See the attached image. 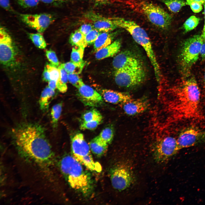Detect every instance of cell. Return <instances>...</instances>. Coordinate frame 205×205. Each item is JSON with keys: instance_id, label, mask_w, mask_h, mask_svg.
Returning <instances> with one entry per match:
<instances>
[{"instance_id": "1", "label": "cell", "mask_w": 205, "mask_h": 205, "mask_svg": "<svg viewBox=\"0 0 205 205\" xmlns=\"http://www.w3.org/2000/svg\"><path fill=\"white\" fill-rule=\"evenodd\" d=\"M171 97L169 107L173 116L177 120L200 118V94L193 77L180 79L169 89Z\"/></svg>"}, {"instance_id": "2", "label": "cell", "mask_w": 205, "mask_h": 205, "mask_svg": "<svg viewBox=\"0 0 205 205\" xmlns=\"http://www.w3.org/2000/svg\"><path fill=\"white\" fill-rule=\"evenodd\" d=\"M11 134L17 147L30 157L40 162L49 161L52 151L46 130L37 123L23 122L11 130Z\"/></svg>"}, {"instance_id": "3", "label": "cell", "mask_w": 205, "mask_h": 205, "mask_svg": "<svg viewBox=\"0 0 205 205\" xmlns=\"http://www.w3.org/2000/svg\"><path fill=\"white\" fill-rule=\"evenodd\" d=\"M72 156L64 157L60 163L61 171L71 187L85 196H88L93 189L91 174Z\"/></svg>"}, {"instance_id": "4", "label": "cell", "mask_w": 205, "mask_h": 205, "mask_svg": "<svg viewBox=\"0 0 205 205\" xmlns=\"http://www.w3.org/2000/svg\"><path fill=\"white\" fill-rule=\"evenodd\" d=\"M112 20L118 27L125 29L131 35L135 41L144 49L154 70L157 81L160 80L161 72L151 42L146 31L134 22L119 17H113Z\"/></svg>"}, {"instance_id": "5", "label": "cell", "mask_w": 205, "mask_h": 205, "mask_svg": "<svg viewBox=\"0 0 205 205\" xmlns=\"http://www.w3.org/2000/svg\"><path fill=\"white\" fill-rule=\"evenodd\" d=\"M203 39L201 35H194L183 43L179 57L180 70L188 76L191 68L198 60Z\"/></svg>"}, {"instance_id": "6", "label": "cell", "mask_w": 205, "mask_h": 205, "mask_svg": "<svg viewBox=\"0 0 205 205\" xmlns=\"http://www.w3.org/2000/svg\"><path fill=\"white\" fill-rule=\"evenodd\" d=\"M71 148L72 156L82 165L91 171H101L100 164L93 160L89 145L83 134L77 133L72 137Z\"/></svg>"}, {"instance_id": "7", "label": "cell", "mask_w": 205, "mask_h": 205, "mask_svg": "<svg viewBox=\"0 0 205 205\" xmlns=\"http://www.w3.org/2000/svg\"><path fill=\"white\" fill-rule=\"evenodd\" d=\"M17 50L12 37L7 29L0 27V60L1 63L7 67L15 64Z\"/></svg>"}, {"instance_id": "8", "label": "cell", "mask_w": 205, "mask_h": 205, "mask_svg": "<svg viewBox=\"0 0 205 205\" xmlns=\"http://www.w3.org/2000/svg\"><path fill=\"white\" fill-rule=\"evenodd\" d=\"M146 72L144 67L115 70L114 80L118 85L126 88L138 86L145 81Z\"/></svg>"}, {"instance_id": "9", "label": "cell", "mask_w": 205, "mask_h": 205, "mask_svg": "<svg viewBox=\"0 0 205 205\" xmlns=\"http://www.w3.org/2000/svg\"><path fill=\"white\" fill-rule=\"evenodd\" d=\"M144 14L149 21L162 29L169 27L172 21L171 16L159 6L151 3L143 2L141 5Z\"/></svg>"}, {"instance_id": "10", "label": "cell", "mask_w": 205, "mask_h": 205, "mask_svg": "<svg viewBox=\"0 0 205 205\" xmlns=\"http://www.w3.org/2000/svg\"><path fill=\"white\" fill-rule=\"evenodd\" d=\"M18 14L23 23L41 33H43L55 19L54 15L48 13Z\"/></svg>"}, {"instance_id": "11", "label": "cell", "mask_w": 205, "mask_h": 205, "mask_svg": "<svg viewBox=\"0 0 205 205\" xmlns=\"http://www.w3.org/2000/svg\"><path fill=\"white\" fill-rule=\"evenodd\" d=\"M110 179L113 187L122 190L129 187L134 180V176L130 167L127 164L118 165L112 169Z\"/></svg>"}, {"instance_id": "12", "label": "cell", "mask_w": 205, "mask_h": 205, "mask_svg": "<svg viewBox=\"0 0 205 205\" xmlns=\"http://www.w3.org/2000/svg\"><path fill=\"white\" fill-rule=\"evenodd\" d=\"M174 138L168 136L158 141L155 147L154 155L158 161L163 162L175 154L180 150Z\"/></svg>"}, {"instance_id": "13", "label": "cell", "mask_w": 205, "mask_h": 205, "mask_svg": "<svg viewBox=\"0 0 205 205\" xmlns=\"http://www.w3.org/2000/svg\"><path fill=\"white\" fill-rule=\"evenodd\" d=\"M177 140L180 150L194 146L205 142V131L189 127L183 130Z\"/></svg>"}, {"instance_id": "14", "label": "cell", "mask_w": 205, "mask_h": 205, "mask_svg": "<svg viewBox=\"0 0 205 205\" xmlns=\"http://www.w3.org/2000/svg\"><path fill=\"white\" fill-rule=\"evenodd\" d=\"M112 65L115 70L144 67L141 59L129 51H122L114 58Z\"/></svg>"}, {"instance_id": "15", "label": "cell", "mask_w": 205, "mask_h": 205, "mask_svg": "<svg viewBox=\"0 0 205 205\" xmlns=\"http://www.w3.org/2000/svg\"><path fill=\"white\" fill-rule=\"evenodd\" d=\"M78 89V98L85 105L97 107L102 104L101 95L90 86L84 83Z\"/></svg>"}, {"instance_id": "16", "label": "cell", "mask_w": 205, "mask_h": 205, "mask_svg": "<svg viewBox=\"0 0 205 205\" xmlns=\"http://www.w3.org/2000/svg\"><path fill=\"white\" fill-rule=\"evenodd\" d=\"M91 21L94 28L100 32H109L117 27L111 18H106L93 12H89L85 15Z\"/></svg>"}, {"instance_id": "17", "label": "cell", "mask_w": 205, "mask_h": 205, "mask_svg": "<svg viewBox=\"0 0 205 205\" xmlns=\"http://www.w3.org/2000/svg\"><path fill=\"white\" fill-rule=\"evenodd\" d=\"M122 109L125 113L129 116H133L142 113L149 107L148 100L145 98L136 99H132L122 104Z\"/></svg>"}, {"instance_id": "18", "label": "cell", "mask_w": 205, "mask_h": 205, "mask_svg": "<svg viewBox=\"0 0 205 205\" xmlns=\"http://www.w3.org/2000/svg\"><path fill=\"white\" fill-rule=\"evenodd\" d=\"M101 95L103 100L113 104H121L132 99L128 93L110 89H102Z\"/></svg>"}, {"instance_id": "19", "label": "cell", "mask_w": 205, "mask_h": 205, "mask_svg": "<svg viewBox=\"0 0 205 205\" xmlns=\"http://www.w3.org/2000/svg\"><path fill=\"white\" fill-rule=\"evenodd\" d=\"M121 44L120 40H116L110 44L96 52V58L98 60H101L114 56L119 52Z\"/></svg>"}, {"instance_id": "20", "label": "cell", "mask_w": 205, "mask_h": 205, "mask_svg": "<svg viewBox=\"0 0 205 205\" xmlns=\"http://www.w3.org/2000/svg\"><path fill=\"white\" fill-rule=\"evenodd\" d=\"M55 94V90L48 86L45 87L42 91L39 101L40 109L43 112L47 111L50 103Z\"/></svg>"}, {"instance_id": "21", "label": "cell", "mask_w": 205, "mask_h": 205, "mask_svg": "<svg viewBox=\"0 0 205 205\" xmlns=\"http://www.w3.org/2000/svg\"><path fill=\"white\" fill-rule=\"evenodd\" d=\"M91 150L98 156H101L106 151L108 144L97 136L92 139L89 144Z\"/></svg>"}, {"instance_id": "22", "label": "cell", "mask_w": 205, "mask_h": 205, "mask_svg": "<svg viewBox=\"0 0 205 205\" xmlns=\"http://www.w3.org/2000/svg\"><path fill=\"white\" fill-rule=\"evenodd\" d=\"M112 37L108 32H101L94 43V49L96 52L112 43Z\"/></svg>"}, {"instance_id": "23", "label": "cell", "mask_w": 205, "mask_h": 205, "mask_svg": "<svg viewBox=\"0 0 205 205\" xmlns=\"http://www.w3.org/2000/svg\"><path fill=\"white\" fill-rule=\"evenodd\" d=\"M59 76L57 81L56 88L61 92H65L67 89V83L68 81L67 73L63 66L62 63L58 67Z\"/></svg>"}, {"instance_id": "24", "label": "cell", "mask_w": 205, "mask_h": 205, "mask_svg": "<svg viewBox=\"0 0 205 205\" xmlns=\"http://www.w3.org/2000/svg\"><path fill=\"white\" fill-rule=\"evenodd\" d=\"M69 42L72 46L77 47H82L85 48L87 46L85 36L78 29L76 30L71 34Z\"/></svg>"}, {"instance_id": "25", "label": "cell", "mask_w": 205, "mask_h": 205, "mask_svg": "<svg viewBox=\"0 0 205 205\" xmlns=\"http://www.w3.org/2000/svg\"><path fill=\"white\" fill-rule=\"evenodd\" d=\"M85 48L77 46L73 48L71 55V61L79 65H84L85 63L83 57Z\"/></svg>"}, {"instance_id": "26", "label": "cell", "mask_w": 205, "mask_h": 205, "mask_svg": "<svg viewBox=\"0 0 205 205\" xmlns=\"http://www.w3.org/2000/svg\"><path fill=\"white\" fill-rule=\"evenodd\" d=\"M161 1L170 11L174 13L178 12L186 5V2L182 0H161Z\"/></svg>"}, {"instance_id": "27", "label": "cell", "mask_w": 205, "mask_h": 205, "mask_svg": "<svg viewBox=\"0 0 205 205\" xmlns=\"http://www.w3.org/2000/svg\"><path fill=\"white\" fill-rule=\"evenodd\" d=\"M62 103H59L54 105L51 111V122L53 128H56L62 110Z\"/></svg>"}, {"instance_id": "28", "label": "cell", "mask_w": 205, "mask_h": 205, "mask_svg": "<svg viewBox=\"0 0 205 205\" xmlns=\"http://www.w3.org/2000/svg\"><path fill=\"white\" fill-rule=\"evenodd\" d=\"M82 122H86L94 120L102 121V117L100 112L95 108L87 111L82 116Z\"/></svg>"}, {"instance_id": "29", "label": "cell", "mask_w": 205, "mask_h": 205, "mask_svg": "<svg viewBox=\"0 0 205 205\" xmlns=\"http://www.w3.org/2000/svg\"><path fill=\"white\" fill-rule=\"evenodd\" d=\"M42 34L38 32L28 34L30 39L36 47L40 49H44L46 46V44Z\"/></svg>"}, {"instance_id": "30", "label": "cell", "mask_w": 205, "mask_h": 205, "mask_svg": "<svg viewBox=\"0 0 205 205\" xmlns=\"http://www.w3.org/2000/svg\"><path fill=\"white\" fill-rule=\"evenodd\" d=\"M62 65L67 73L77 74L81 72L84 66L76 64L71 61L62 63Z\"/></svg>"}, {"instance_id": "31", "label": "cell", "mask_w": 205, "mask_h": 205, "mask_svg": "<svg viewBox=\"0 0 205 205\" xmlns=\"http://www.w3.org/2000/svg\"><path fill=\"white\" fill-rule=\"evenodd\" d=\"M98 136L102 140L108 144H109L113 138V129L111 127L107 126L102 130Z\"/></svg>"}, {"instance_id": "32", "label": "cell", "mask_w": 205, "mask_h": 205, "mask_svg": "<svg viewBox=\"0 0 205 205\" xmlns=\"http://www.w3.org/2000/svg\"><path fill=\"white\" fill-rule=\"evenodd\" d=\"M200 19L194 16L189 17L184 23L183 27L185 32L190 31L196 28L199 23Z\"/></svg>"}, {"instance_id": "33", "label": "cell", "mask_w": 205, "mask_h": 205, "mask_svg": "<svg viewBox=\"0 0 205 205\" xmlns=\"http://www.w3.org/2000/svg\"><path fill=\"white\" fill-rule=\"evenodd\" d=\"M67 75L68 81L69 82L77 88H78L84 84L82 79L78 74L67 73Z\"/></svg>"}, {"instance_id": "34", "label": "cell", "mask_w": 205, "mask_h": 205, "mask_svg": "<svg viewBox=\"0 0 205 205\" xmlns=\"http://www.w3.org/2000/svg\"><path fill=\"white\" fill-rule=\"evenodd\" d=\"M20 6L24 8L34 7L37 6L40 0H14Z\"/></svg>"}, {"instance_id": "35", "label": "cell", "mask_w": 205, "mask_h": 205, "mask_svg": "<svg viewBox=\"0 0 205 205\" xmlns=\"http://www.w3.org/2000/svg\"><path fill=\"white\" fill-rule=\"evenodd\" d=\"M102 121L94 120L86 122H82L80 125V129L82 130H93L96 128Z\"/></svg>"}, {"instance_id": "36", "label": "cell", "mask_w": 205, "mask_h": 205, "mask_svg": "<svg viewBox=\"0 0 205 205\" xmlns=\"http://www.w3.org/2000/svg\"><path fill=\"white\" fill-rule=\"evenodd\" d=\"M100 32L94 28L85 36V41L87 45L94 43L100 33Z\"/></svg>"}, {"instance_id": "37", "label": "cell", "mask_w": 205, "mask_h": 205, "mask_svg": "<svg viewBox=\"0 0 205 205\" xmlns=\"http://www.w3.org/2000/svg\"><path fill=\"white\" fill-rule=\"evenodd\" d=\"M46 66L49 73L51 79L55 80L57 81L59 76V71L58 68L48 63L46 64Z\"/></svg>"}, {"instance_id": "38", "label": "cell", "mask_w": 205, "mask_h": 205, "mask_svg": "<svg viewBox=\"0 0 205 205\" xmlns=\"http://www.w3.org/2000/svg\"><path fill=\"white\" fill-rule=\"evenodd\" d=\"M46 55L50 64L56 67L59 65V62L54 52L51 50H46Z\"/></svg>"}, {"instance_id": "39", "label": "cell", "mask_w": 205, "mask_h": 205, "mask_svg": "<svg viewBox=\"0 0 205 205\" xmlns=\"http://www.w3.org/2000/svg\"><path fill=\"white\" fill-rule=\"evenodd\" d=\"M1 6L4 10L10 12L17 14L11 5L10 0H0Z\"/></svg>"}, {"instance_id": "40", "label": "cell", "mask_w": 205, "mask_h": 205, "mask_svg": "<svg viewBox=\"0 0 205 205\" xmlns=\"http://www.w3.org/2000/svg\"><path fill=\"white\" fill-rule=\"evenodd\" d=\"M186 4L189 5L192 11L195 13H198L202 9V4L199 3L188 1L186 2Z\"/></svg>"}, {"instance_id": "41", "label": "cell", "mask_w": 205, "mask_h": 205, "mask_svg": "<svg viewBox=\"0 0 205 205\" xmlns=\"http://www.w3.org/2000/svg\"><path fill=\"white\" fill-rule=\"evenodd\" d=\"M94 28L92 24H85L82 25L78 30L85 36Z\"/></svg>"}, {"instance_id": "42", "label": "cell", "mask_w": 205, "mask_h": 205, "mask_svg": "<svg viewBox=\"0 0 205 205\" xmlns=\"http://www.w3.org/2000/svg\"><path fill=\"white\" fill-rule=\"evenodd\" d=\"M42 3L51 6H56L65 2L68 0H40Z\"/></svg>"}, {"instance_id": "43", "label": "cell", "mask_w": 205, "mask_h": 205, "mask_svg": "<svg viewBox=\"0 0 205 205\" xmlns=\"http://www.w3.org/2000/svg\"><path fill=\"white\" fill-rule=\"evenodd\" d=\"M43 79L46 82H48L51 80L49 73L46 66L44 68L43 73Z\"/></svg>"}, {"instance_id": "44", "label": "cell", "mask_w": 205, "mask_h": 205, "mask_svg": "<svg viewBox=\"0 0 205 205\" xmlns=\"http://www.w3.org/2000/svg\"><path fill=\"white\" fill-rule=\"evenodd\" d=\"M200 54L202 60H205V39L203 40L201 47Z\"/></svg>"}, {"instance_id": "45", "label": "cell", "mask_w": 205, "mask_h": 205, "mask_svg": "<svg viewBox=\"0 0 205 205\" xmlns=\"http://www.w3.org/2000/svg\"><path fill=\"white\" fill-rule=\"evenodd\" d=\"M48 86L50 89L55 90L56 88L57 81L54 80H50L48 82Z\"/></svg>"}, {"instance_id": "46", "label": "cell", "mask_w": 205, "mask_h": 205, "mask_svg": "<svg viewBox=\"0 0 205 205\" xmlns=\"http://www.w3.org/2000/svg\"><path fill=\"white\" fill-rule=\"evenodd\" d=\"M95 2L102 4H106L109 3L110 0H92Z\"/></svg>"}, {"instance_id": "47", "label": "cell", "mask_w": 205, "mask_h": 205, "mask_svg": "<svg viewBox=\"0 0 205 205\" xmlns=\"http://www.w3.org/2000/svg\"><path fill=\"white\" fill-rule=\"evenodd\" d=\"M188 1L196 2L200 3L202 5L205 3V0H186V2Z\"/></svg>"}, {"instance_id": "48", "label": "cell", "mask_w": 205, "mask_h": 205, "mask_svg": "<svg viewBox=\"0 0 205 205\" xmlns=\"http://www.w3.org/2000/svg\"><path fill=\"white\" fill-rule=\"evenodd\" d=\"M203 40L205 39V27L203 28L202 33L201 35Z\"/></svg>"}, {"instance_id": "49", "label": "cell", "mask_w": 205, "mask_h": 205, "mask_svg": "<svg viewBox=\"0 0 205 205\" xmlns=\"http://www.w3.org/2000/svg\"><path fill=\"white\" fill-rule=\"evenodd\" d=\"M204 17H205V22H204V28H205V3H204Z\"/></svg>"}, {"instance_id": "50", "label": "cell", "mask_w": 205, "mask_h": 205, "mask_svg": "<svg viewBox=\"0 0 205 205\" xmlns=\"http://www.w3.org/2000/svg\"><path fill=\"white\" fill-rule=\"evenodd\" d=\"M204 83H205V74H204Z\"/></svg>"}]
</instances>
